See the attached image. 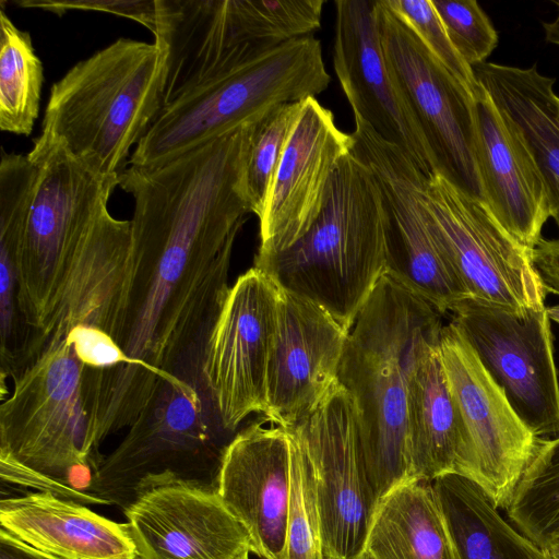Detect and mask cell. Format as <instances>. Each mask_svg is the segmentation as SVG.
<instances>
[{
	"mask_svg": "<svg viewBox=\"0 0 559 559\" xmlns=\"http://www.w3.org/2000/svg\"><path fill=\"white\" fill-rule=\"evenodd\" d=\"M28 155L38 177L27 225L14 251H0L13 262L33 360L76 325L108 333L128 271L131 222L108 211L118 175L99 173L41 133Z\"/></svg>",
	"mask_w": 559,
	"mask_h": 559,
	"instance_id": "cell-1",
	"label": "cell"
},
{
	"mask_svg": "<svg viewBox=\"0 0 559 559\" xmlns=\"http://www.w3.org/2000/svg\"><path fill=\"white\" fill-rule=\"evenodd\" d=\"M441 316L384 273L348 332L338 383L355 408L366 475L377 504L411 479L409 378L440 344Z\"/></svg>",
	"mask_w": 559,
	"mask_h": 559,
	"instance_id": "cell-2",
	"label": "cell"
},
{
	"mask_svg": "<svg viewBox=\"0 0 559 559\" xmlns=\"http://www.w3.org/2000/svg\"><path fill=\"white\" fill-rule=\"evenodd\" d=\"M85 370L66 340L47 344L0 406L2 481L82 504L105 456L90 439Z\"/></svg>",
	"mask_w": 559,
	"mask_h": 559,
	"instance_id": "cell-3",
	"label": "cell"
},
{
	"mask_svg": "<svg viewBox=\"0 0 559 559\" xmlns=\"http://www.w3.org/2000/svg\"><path fill=\"white\" fill-rule=\"evenodd\" d=\"M388 212L373 171L353 153L336 169L325 204L288 249L261 259L280 288L313 301L347 332L385 272Z\"/></svg>",
	"mask_w": 559,
	"mask_h": 559,
	"instance_id": "cell-4",
	"label": "cell"
},
{
	"mask_svg": "<svg viewBox=\"0 0 559 559\" xmlns=\"http://www.w3.org/2000/svg\"><path fill=\"white\" fill-rule=\"evenodd\" d=\"M163 57L118 38L74 64L50 90L41 134L104 175H119L162 109Z\"/></svg>",
	"mask_w": 559,
	"mask_h": 559,
	"instance_id": "cell-5",
	"label": "cell"
},
{
	"mask_svg": "<svg viewBox=\"0 0 559 559\" xmlns=\"http://www.w3.org/2000/svg\"><path fill=\"white\" fill-rule=\"evenodd\" d=\"M330 79L318 38L283 43L163 107L128 163L148 167L166 162L240 126L260 122L281 105L316 97Z\"/></svg>",
	"mask_w": 559,
	"mask_h": 559,
	"instance_id": "cell-6",
	"label": "cell"
},
{
	"mask_svg": "<svg viewBox=\"0 0 559 559\" xmlns=\"http://www.w3.org/2000/svg\"><path fill=\"white\" fill-rule=\"evenodd\" d=\"M210 411L202 389L179 378L163 381L123 440L105 456L88 495L97 504L123 511L156 484L216 487L224 451L235 435L210 419Z\"/></svg>",
	"mask_w": 559,
	"mask_h": 559,
	"instance_id": "cell-7",
	"label": "cell"
},
{
	"mask_svg": "<svg viewBox=\"0 0 559 559\" xmlns=\"http://www.w3.org/2000/svg\"><path fill=\"white\" fill-rule=\"evenodd\" d=\"M440 356L462 431L456 473L476 483L497 509L506 511L539 438L520 419L451 321L441 330Z\"/></svg>",
	"mask_w": 559,
	"mask_h": 559,
	"instance_id": "cell-8",
	"label": "cell"
},
{
	"mask_svg": "<svg viewBox=\"0 0 559 559\" xmlns=\"http://www.w3.org/2000/svg\"><path fill=\"white\" fill-rule=\"evenodd\" d=\"M424 204L430 229L469 298L513 310L545 308L532 251L503 229L485 203L433 174Z\"/></svg>",
	"mask_w": 559,
	"mask_h": 559,
	"instance_id": "cell-9",
	"label": "cell"
},
{
	"mask_svg": "<svg viewBox=\"0 0 559 559\" xmlns=\"http://www.w3.org/2000/svg\"><path fill=\"white\" fill-rule=\"evenodd\" d=\"M451 322L537 437H559V379L546 307L513 310L466 298Z\"/></svg>",
	"mask_w": 559,
	"mask_h": 559,
	"instance_id": "cell-10",
	"label": "cell"
},
{
	"mask_svg": "<svg viewBox=\"0 0 559 559\" xmlns=\"http://www.w3.org/2000/svg\"><path fill=\"white\" fill-rule=\"evenodd\" d=\"M376 15L389 70L435 154L439 174L484 203L474 94L441 66L386 0L376 1Z\"/></svg>",
	"mask_w": 559,
	"mask_h": 559,
	"instance_id": "cell-11",
	"label": "cell"
},
{
	"mask_svg": "<svg viewBox=\"0 0 559 559\" xmlns=\"http://www.w3.org/2000/svg\"><path fill=\"white\" fill-rule=\"evenodd\" d=\"M352 153L374 174L386 212L385 272L441 314L469 295L440 249L424 204L428 177L399 146L354 115Z\"/></svg>",
	"mask_w": 559,
	"mask_h": 559,
	"instance_id": "cell-12",
	"label": "cell"
},
{
	"mask_svg": "<svg viewBox=\"0 0 559 559\" xmlns=\"http://www.w3.org/2000/svg\"><path fill=\"white\" fill-rule=\"evenodd\" d=\"M280 290L264 271L249 269L230 286L207 338L202 382L217 420L230 435L250 414L265 412Z\"/></svg>",
	"mask_w": 559,
	"mask_h": 559,
	"instance_id": "cell-13",
	"label": "cell"
},
{
	"mask_svg": "<svg viewBox=\"0 0 559 559\" xmlns=\"http://www.w3.org/2000/svg\"><path fill=\"white\" fill-rule=\"evenodd\" d=\"M290 429L309 457L325 559H357L365 550L377 502L349 394L338 383L312 414Z\"/></svg>",
	"mask_w": 559,
	"mask_h": 559,
	"instance_id": "cell-14",
	"label": "cell"
},
{
	"mask_svg": "<svg viewBox=\"0 0 559 559\" xmlns=\"http://www.w3.org/2000/svg\"><path fill=\"white\" fill-rule=\"evenodd\" d=\"M377 0H337L333 69L354 115L402 148L427 176L439 174L435 154L384 58Z\"/></svg>",
	"mask_w": 559,
	"mask_h": 559,
	"instance_id": "cell-15",
	"label": "cell"
},
{
	"mask_svg": "<svg viewBox=\"0 0 559 559\" xmlns=\"http://www.w3.org/2000/svg\"><path fill=\"white\" fill-rule=\"evenodd\" d=\"M353 145L352 134L337 127L329 108L316 97L305 99L258 216L260 245L254 259L288 249L308 231Z\"/></svg>",
	"mask_w": 559,
	"mask_h": 559,
	"instance_id": "cell-16",
	"label": "cell"
},
{
	"mask_svg": "<svg viewBox=\"0 0 559 559\" xmlns=\"http://www.w3.org/2000/svg\"><path fill=\"white\" fill-rule=\"evenodd\" d=\"M136 559H250L251 537L216 487L156 484L123 510Z\"/></svg>",
	"mask_w": 559,
	"mask_h": 559,
	"instance_id": "cell-17",
	"label": "cell"
},
{
	"mask_svg": "<svg viewBox=\"0 0 559 559\" xmlns=\"http://www.w3.org/2000/svg\"><path fill=\"white\" fill-rule=\"evenodd\" d=\"M280 289L263 416L290 429L338 384L348 332L313 301Z\"/></svg>",
	"mask_w": 559,
	"mask_h": 559,
	"instance_id": "cell-18",
	"label": "cell"
},
{
	"mask_svg": "<svg viewBox=\"0 0 559 559\" xmlns=\"http://www.w3.org/2000/svg\"><path fill=\"white\" fill-rule=\"evenodd\" d=\"M216 489L248 531L253 554L282 559L292 490L290 430L254 423L236 432L224 451Z\"/></svg>",
	"mask_w": 559,
	"mask_h": 559,
	"instance_id": "cell-19",
	"label": "cell"
},
{
	"mask_svg": "<svg viewBox=\"0 0 559 559\" xmlns=\"http://www.w3.org/2000/svg\"><path fill=\"white\" fill-rule=\"evenodd\" d=\"M237 0H156L162 108L271 49L246 36Z\"/></svg>",
	"mask_w": 559,
	"mask_h": 559,
	"instance_id": "cell-20",
	"label": "cell"
},
{
	"mask_svg": "<svg viewBox=\"0 0 559 559\" xmlns=\"http://www.w3.org/2000/svg\"><path fill=\"white\" fill-rule=\"evenodd\" d=\"M475 110L484 203L503 229L532 251L550 217L543 180L526 147L480 85Z\"/></svg>",
	"mask_w": 559,
	"mask_h": 559,
	"instance_id": "cell-21",
	"label": "cell"
},
{
	"mask_svg": "<svg viewBox=\"0 0 559 559\" xmlns=\"http://www.w3.org/2000/svg\"><path fill=\"white\" fill-rule=\"evenodd\" d=\"M0 528L61 559H136L126 523L48 491L2 496Z\"/></svg>",
	"mask_w": 559,
	"mask_h": 559,
	"instance_id": "cell-22",
	"label": "cell"
},
{
	"mask_svg": "<svg viewBox=\"0 0 559 559\" xmlns=\"http://www.w3.org/2000/svg\"><path fill=\"white\" fill-rule=\"evenodd\" d=\"M506 122L526 147L543 180L559 228V96L555 79L531 68L484 62L472 68Z\"/></svg>",
	"mask_w": 559,
	"mask_h": 559,
	"instance_id": "cell-23",
	"label": "cell"
},
{
	"mask_svg": "<svg viewBox=\"0 0 559 559\" xmlns=\"http://www.w3.org/2000/svg\"><path fill=\"white\" fill-rule=\"evenodd\" d=\"M411 479L456 473L462 453L457 409L443 369L440 344L413 369L408 386Z\"/></svg>",
	"mask_w": 559,
	"mask_h": 559,
	"instance_id": "cell-24",
	"label": "cell"
},
{
	"mask_svg": "<svg viewBox=\"0 0 559 559\" xmlns=\"http://www.w3.org/2000/svg\"><path fill=\"white\" fill-rule=\"evenodd\" d=\"M365 550L373 559H457L431 480L408 479L379 501Z\"/></svg>",
	"mask_w": 559,
	"mask_h": 559,
	"instance_id": "cell-25",
	"label": "cell"
},
{
	"mask_svg": "<svg viewBox=\"0 0 559 559\" xmlns=\"http://www.w3.org/2000/svg\"><path fill=\"white\" fill-rule=\"evenodd\" d=\"M457 559H550L500 514L480 487L459 473L431 480Z\"/></svg>",
	"mask_w": 559,
	"mask_h": 559,
	"instance_id": "cell-26",
	"label": "cell"
},
{
	"mask_svg": "<svg viewBox=\"0 0 559 559\" xmlns=\"http://www.w3.org/2000/svg\"><path fill=\"white\" fill-rule=\"evenodd\" d=\"M44 68L28 32L0 11V129L28 135L39 114Z\"/></svg>",
	"mask_w": 559,
	"mask_h": 559,
	"instance_id": "cell-27",
	"label": "cell"
},
{
	"mask_svg": "<svg viewBox=\"0 0 559 559\" xmlns=\"http://www.w3.org/2000/svg\"><path fill=\"white\" fill-rule=\"evenodd\" d=\"M506 512L542 548L559 535V437L538 439Z\"/></svg>",
	"mask_w": 559,
	"mask_h": 559,
	"instance_id": "cell-28",
	"label": "cell"
},
{
	"mask_svg": "<svg viewBox=\"0 0 559 559\" xmlns=\"http://www.w3.org/2000/svg\"><path fill=\"white\" fill-rule=\"evenodd\" d=\"M292 435V490L282 559H325L316 488L306 448Z\"/></svg>",
	"mask_w": 559,
	"mask_h": 559,
	"instance_id": "cell-29",
	"label": "cell"
},
{
	"mask_svg": "<svg viewBox=\"0 0 559 559\" xmlns=\"http://www.w3.org/2000/svg\"><path fill=\"white\" fill-rule=\"evenodd\" d=\"M304 102L281 105L257 124L247 164L248 194L257 216L301 115Z\"/></svg>",
	"mask_w": 559,
	"mask_h": 559,
	"instance_id": "cell-30",
	"label": "cell"
},
{
	"mask_svg": "<svg viewBox=\"0 0 559 559\" xmlns=\"http://www.w3.org/2000/svg\"><path fill=\"white\" fill-rule=\"evenodd\" d=\"M447 34L462 59L475 67L498 45V33L475 0H431Z\"/></svg>",
	"mask_w": 559,
	"mask_h": 559,
	"instance_id": "cell-31",
	"label": "cell"
},
{
	"mask_svg": "<svg viewBox=\"0 0 559 559\" xmlns=\"http://www.w3.org/2000/svg\"><path fill=\"white\" fill-rule=\"evenodd\" d=\"M386 2L416 33L441 66L475 96L479 85L473 69L454 48L431 0H386Z\"/></svg>",
	"mask_w": 559,
	"mask_h": 559,
	"instance_id": "cell-32",
	"label": "cell"
},
{
	"mask_svg": "<svg viewBox=\"0 0 559 559\" xmlns=\"http://www.w3.org/2000/svg\"><path fill=\"white\" fill-rule=\"evenodd\" d=\"M66 340L72 345L79 360L88 368L114 374L131 364L111 335L99 328L76 325Z\"/></svg>",
	"mask_w": 559,
	"mask_h": 559,
	"instance_id": "cell-33",
	"label": "cell"
},
{
	"mask_svg": "<svg viewBox=\"0 0 559 559\" xmlns=\"http://www.w3.org/2000/svg\"><path fill=\"white\" fill-rule=\"evenodd\" d=\"M15 3L22 8L41 9L58 15H62L71 10L107 12L131 19L148 28L153 34L156 29V0H23L15 1Z\"/></svg>",
	"mask_w": 559,
	"mask_h": 559,
	"instance_id": "cell-34",
	"label": "cell"
},
{
	"mask_svg": "<svg viewBox=\"0 0 559 559\" xmlns=\"http://www.w3.org/2000/svg\"><path fill=\"white\" fill-rule=\"evenodd\" d=\"M531 257L546 294L559 296V239L542 238Z\"/></svg>",
	"mask_w": 559,
	"mask_h": 559,
	"instance_id": "cell-35",
	"label": "cell"
},
{
	"mask_svg": "<svg viewBox=\"0 0 559 559\" xmlns=\"http://www.w3.org/2000/svg\"><path fill=\"white\" fill-rule=\"evenodd\" d=\"M0 559H61L44 554L0 528Z\"/></svg>",
	"mask_w": 559,
	"mask_h": 559,
	"instance_id": "cell-36",
	"label": "cell"
},
{
	"mask_svg": "<svg viewBox=\"0 0 559 559\" xmlns=\"http://www.w3.org/2000/svg\"><path fill=\"white\" fill-rule=\"evenodd\" d=\"M557 7L558 13L550 22H544L545 38L548 43L559 46V0L552 1Z\"/></svg>",
	"mask_w": 559,
	"mask_h": 559,
	"instance_id": "cell-37",
	"label": "cell"
},
{
	"mask_svg": "<svg viewBox=\"0 0 559 559\" xmlns=\"http://www.w3.org/2000/svg\"><path fill=\"white\" fill-rule=\"evenodd\" d=\"M544 549L550 559H559V535L554 537Z\"/></svg>",
	"mask_w": 559,
	"mask_h": 559,
	"instance_id": "cell-38",
	"label": "cell"
},
{
	"mask_svg": "<svg viewBox=\"0 0 559 559\" xmlns=\"http://www.w3.org/2000/svg\"><path fill=\"white\" fill-rule=\"evenodd\" d=\"M546 311L549 320L559 324V305L546 307Z\"/></svg>",
	"mask_w": 559,
	"mask_h": 559,
	"instance_id": "cell-39",
	"label": "cell"
},
{
	"mask_svg": "<svg viewBox=\"0 0 559 559\" xmlns=\"http://www.w3.org/2000/svg\"><path fill=\"white\" fill-rule=\"evenodd\" d=\"M357 559H373L370 554L366 550L362 551V554Z\"/></svg>",
	"mask_w": 559,
	"mask_h": 559,
	"instance_id": "cell-40",
	"label": "cell"
}]
</instances>
